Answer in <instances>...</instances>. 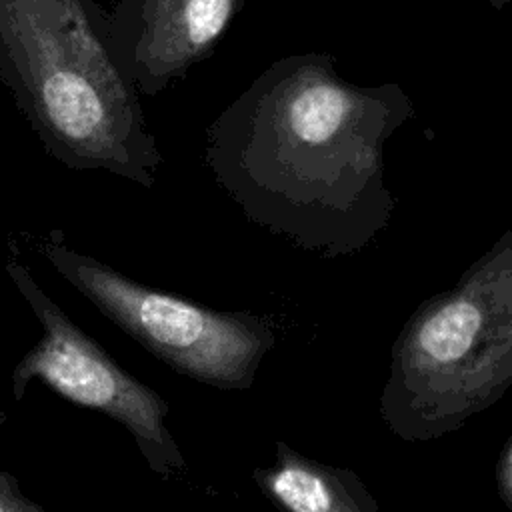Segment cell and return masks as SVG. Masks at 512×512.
Listing matches in <instances>:
<instances>
[{"label": "cell", "instance_id": "cell-3", "mask_svg": "<svg viewBox=\"0 0 512 512\" xmlns=\"http://www.w3.org/2000/svg\"><path fill=\"white\" fill-rule=\"evenodd\" d=\"M512 386V228L396 336L380 416L406 442L458 430Z\"/></svg>", "mask_w": 512, "mask_h": 512}, {"label": "cell", "instance_id": "cell-4", "mask_svg": "<svg viewBox=\"0 0 512 512\" xmlns=\"http://www.w3.org/2000/svg\"><path fill=\"white\" fill-rule=\"evenodd\" d=\"M40 248L52 268L110 322L186 378L226 392L248 390L276 346L268 316L212 310L144 286L76 252L60 230H52Z\"/></svg>", "mask_w": 512, "mask_h": 512}, {"label": "cell", "instance_id": "cell-2", "mask_svg": "<svg viewBox=\"0 0 512 512\" xmlns=\"http://www.w3.org/2000/svg\"><path fill=\"white\" fill-rule=\"evenodd\" d=\"M0 80L60 164L154 186L162 154L96 0H0Z\"/></svg>", "mask_w": 512, "mask_h": 512}, {"label": "cell", "instance_id": "cell-1", "mask_svg": "<svg viewBox=\"0 0 512 512\" xmlns=\"http://www.w3.org/2000/svg\"><path fill=\"white\" fill-rule=\"evenodd\" d=\"M414 114L396 82L354 84L326 52L266 66L208 126L204 160L248 220L328 258L390 222L386 140Z\"/></svg>", "mask_w": 512, "mask_h": 512}, {"label": "cell", "instance_id": "cell-5", "mask_svg": "<svg viewBox=\"0 0 512 512\" xmlns=\"http://www.w3.org/2000/svg\"><path fill=\"white\" fill-rule=\"evenodd\" d=\"M6 272L42 326V338L12 370L14 398L22 400L28 384L40 380L72 404L122 424L154 474L164 480L180 474L186 460L166 426L168 402L76 326L26 266L8 262Z\"/></svg>", "mask_w": 512, "mask_h": 512}, {"label": "cell", "instance_id": "cell-8", "mask_svg": "<svg viewBox=\"0 0 512 512\" xmlns=\"http://www.w3.org/2000/svg\"><path fill=\"white\" fill-rule=\"evenodd\" d=\"M0 512H46L38 502L30 500L16 476L0 470Z\"/></svg>", "mask_w": 512, "mask_h": 512}, {"label": "cell", "instance_id": "cell-7", "mask_svg": "<svg viewBox=\"0 0 512 512\" xmlns=\"http://www.w3.org/2000/svg\"><path fill=\"white\" fill-rule=\"evenodd\" d=\"M252 478L280 512H380L354 470L308 458L284 440H276L274 462Z\"/></svg>", "mask_w": 512, "mask_h": 512}, {"label": "cell", "instance_id": "cell-10", "mask_svg": "<svg viewBox=\"0 0 512 512\" xmlns=\"http://www.w3.org/2000/svg\"><path fill=\"white\" fill-rule=\"evenodd\" d=\"M488 4H492L494 8H504V6H512V0H484Z\"/></svg>", "mask_w": 512, "mask_h": 512}, {"label": "cell", "instance_id": "cell-6", "mask_svg": "<svg viewBox=\"0 0 512 512\" xmlns=\"http://www.w3.org/2000/svg\"><path fill=\"white\" fill-rule=\"evenodd\" d=\"M242 0H118L116 54L146 96L160 94L216 50Z\"/></svg>", "mask_w": 512, "mask_h": 512}, {"label": "cell", "instance_id": "cell-9", "mask_svg": "<svg viewBox=\"0 0 512 512\" xmlns=\"http://www.w3.org/2000/svg\"><path fill=\"white\" fill-rule=\"evenodd\" d=\"M494 478H496V490L502 504L512 512V436L498 456Z\"/></svg>", "mask_w": 512, "mask_h": 512}]
</instances>
